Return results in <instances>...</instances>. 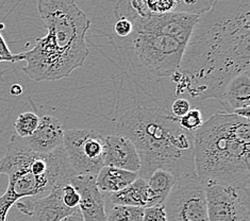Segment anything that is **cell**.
I'll use <instances>...</instances> for the list:
<instances>
[{
    "mask_svg": "<svg viewBox=\"0 0 250 221\" xmlns=\"http://www.w3.org/2000/svg\"><path fill=\"white\" fill-rule=\"evenodd\" d=\"M250 70V0H214L198 16L180 66L170 77L176 96L218 99L228 83Z\"/></svg>",
    "mask_w": 250,
    "mask_h": 221,
    "instance_id": "obj_1",
    "label": "cell"
},
{
    "mask_svg": "<svg viewBox=\"0 0 250 221\" xmlns=\"http://www.w3.org/2000/svg\"><path fill=\"white\" fill-rule=\"evenodd\" d=\"M37 11L47 34L22 52L23 73L37 82L67 78L90 55L86 33L91 21L75 0H39Z\"/></svg>",
    "mask_w": 250,
    "mask_h": 221,
    "instance_id": "obj_2",
    "label": "cell"
},
{
    "mask_svg": "<svg viewBox=\"0 0 250 221\" xmlns=\"http://www.w3.org/2000/svg\"><path fill=\"white\" fill-rule=\"evenodd\" d=\"M116 131L133 142L139 153V177L148 180L157 169L176 179L195 172L194 133L183 130L178 118L157 107L135 106L116 122Z\"/></svg>",
    "mask_w": 250,
    "mask_h": 221,
    "instance_id": "obj_3",
    "label": "cell"
},
{
    "mask_svg": "<svg viewBox=\"0 0 250 221\" xmlns=\"http://www.w3.org/2000/svg\"><path fill=\"white\" fill-rule=\"evenodd\" d=\"M249 155V119L219 112L194 133L195 173L204 186L250 188Z\"/></svg>",
    "mask_w": 250,
    "mask_h": 221,
    "instance_id": "obj_4",
    "label": "cell"
},
{
    "mask_svg": "<svg viewBox=\"0 0 250 221\" xmlns=\"http://www.w3.org/2000/svg\"><path fill=\"white\" fill-rule=\"evenodd\" d=\"M0 175L9 178L8 188L0 196V221H5L11 207L20 200L48 195L52 189L69 183L76 173L63 146L41 154L14 134L0 160Z\"/></svg>",
    "mask_w": 250,
    "mask_h": 221,
    "instance_id": "obj_5",
    "label": "cell"
},
{
    "mask_svg": "<svg viewBox=\"0 0 250 221\" xmlns=\"http://www.w3.org/2000/svg\"><path fill=\"white\" fill-rule=\"evenodd\" d=\"M132 21L130 43L142 67L159 78H170L180 66L189 35L199 15L168 13L145 16L132 9L130 0H121Z\"/></svg>",
    "mask_w": 250,
    "mask_h": 221,
    "instance_id": "obj_6",
    "label": "cell"
},
{
    "mask_svg": "<svg viewBox=\"0 0 250 221\" xmlns=\"http://www.w3.org/2000/svg\"><path fill=\"white\" fill-rule=\"evenodd\" d=\"M164 208L167 221H209L205 186L195 172L177 179Z\"/></svg>",
    "mask_w": 250,
    "mask_h": 221,
    "instance_id": "obj_7",
    "label": "cell"
},
{
    "mask_svg": "<svg viewBox=\"0 0 250 221\" xmlns=\"http://www.w3.org/2000/svg\"><path fill=\"white\" fill-rule=\"evenodd\" d=\"M63 147L76 175L96 177L104 167V136L88 129L65 131Z\"/></svg>",
    "mask_w": 250,
    "mask_h": 221,
    "instance_id": "obj_8",
    "label": "cell"
},
{
    "mask_svg": "<svg viewBox=\"0 0 250 221\" xmlns=\"http://www.w3.org/2000/svg\"><path fill=\"white\" fill-rule=\"evenodd\" d=\"M209 221H250V188L205 186Z\"/></svg>",
    "mask_w": 250,
    "mask_h": 221,
    "instance_id": "obj_9",
    "label": "cell"
},
{
    "mask_svg": "<svg viewBox=\"0 0 250 221\" xmlns=\"http://www.w3.org/2000/svg\"><path fill=\"white\" fill-rule=\"evenodd\" d=\"M15 206L22 214L32 217V221H59L75 211L63 203L62 187L52 189L48 195L39 198L21 199Z\"/></svg>",
    "mask_w": 250,
    "mask_h": 221,
    "instance_id": "obj_10",
    "label": "cell"
},
{
    "mask_svg": "<svg viewBox=\"0 0 250 221\" xmlns=\"http://www.w3.org/2000/svg\"><path fill=\"white\" fill-rule=\"evenodd\" d=\"M69 183L79 193V210L84 221H106L105 198L97 186L96 177L76 175Z\"/></svg>",
    "mask_w": 250,
    "mask_h": 221,
    "instance_id": "obj_11",
    "label": "cell"
},
{
    "mask_svg": "<svg viewBox=\"0 0 250 221\" xmlns=\"http://www.w3.org/2000/svg\"><path fill=\"white\" fill-rule=\"evenodd\" d=\"M104 166L115 167L139 175L141 161L133 142L118 133L104 136Z\"/></svg>",
    "mask_w": 250,
    "mask_h": 221,
    "instance_id": "obj_12",
    "label": "cell"
},
{
    "mask_svg": "<svg viewBox=\"0 0 250 221\" xmlns=\"http://www.w3.org/2000/svg\"><path fill=\"white\" fill-rule=\"evenodd\" d=\"M226 113L249 119L250 113V70L237 75L224 88L217 99Z\"/></svg>",
    "mask_w": 250,
    "mask_h": 221,
    "instance_id": "obj_13",
    "label": "cell"
},
{
    "mask_svg": "<svg viewBox=\"0 0 250 221\" xmlns=\"http://www.w3.org/2000/svg\"><path fill=\"white\" fill-rule=\"evenodd\" d=\"M64 133V125L58 118L45 115L40 118L34 133L22 140L32 151L46 154L63 146Z\"/></svg>",
    "mask_w": 250,
    "mask_h": 221,
    "instance_id": "obj_14",
    "label": "cell"
},
{
    "mask_svg": "<svg viewBox=\"0 0 250 221\" xmlns=\"http://www.w3.org/2000/svg\"><path fill=\"white\" fill-rule=\"evenodd\" d=\"M108 196L113 205H128L143 208L156 205L147 181L140 177L121 192Z\"/></svg>",
    "mask_w": 250,
    "mask_h": 221,
    "instance_id": "obj_15",
    "label": "cell"
},
{
    "mask_svg": "<svg viewBox=\"0 0 250 221\" xmlns=\"http://www.w3.org/2000/svg\"><path fill=\"white\" fill-rule=\"evenodd\" d=\"M138 178L139 175L136 172L104 166L96 176V184L104 195H110L121 192L122 189L133 183Z\"/></svg>",
    "mask_w": 250,
    "mask_h": 221,
    "instance_id": "obj_16",
    "label": "cell"
},
{
    "mask_svg": "<svg viewBox=\"0 0 250 221\" xmlns=\"http://www.w3.org/2000/svg\"><path fill=\"white\" fill-rule=\"evenodd\" d=\"M176 180L177 179L170 172L164 169H157L151 173V176L148 178L147 183L152 193L154 204H164Z\"/></svg>",
    "mask_w": 250,
    "mask_h": 221,
    "instance_id": "obj_17",
    "label": "cell"
},
{
    "mask_svg": "<svg viewBox=\"0 0 250 221\" xmlns=\"http://www.w3.org/2000/svg\"><path fill=\"white\" fill-rule=\"evenodd\" d=\"M144 208L128 205H113L106 213V221H142Z\"/></svg>",
    "mask_w": 250,
    "mask_h": 221,
    "instance_id": "obj_18",
    "label": "cell"
},
{
    "mask_svg": "<svg viewBox=\"0 0 250 221\" xmlns=\"http://www.w3.org/2000/svg\"><path fill=\"white\" fill-rule=\"evenodd\" d=\"M40 123V117L33 112H25L17 117L14 122L16 135L26 139L31 136Z\"/></svg>",
    "mask_w": 250,
    "mask_h": 221,
    "instance_id": "obj_19",
    "label": "cell"
},
{
    "mask_svg": "<svg viewBox=\"0 0 250 221\" xmlns=\"http://www.w3.org/2000/svg\"><path fill=\"white\" fill-rule=\"evenodd\" d=\"M176 13L201 15L209 11L214 0H174Z\"/></svg>",
    "mask_w": 250,
    "mask_h": 221,
    "instance_id": "obj_20",
    "label": "cell"
},
{
    "mask_svg": "<svg viewBox=\"0 0 250 221\" xmlns=\"http://www.w3.org/2000/svg\"><path fill=\"white\" fill-rule=\"evenodd\" d=\"M180 127L190 133H195L202 123H204V118L200 110L198 109H190L186 115L178 119Z\"/></svg>",
    "mask_w": 250,
    "mask_h": 221,
    "instance_id": "obj_21",
    "label": "cell"
},
{
    "mask_svg": "<svg viewBox=\"0 0 250 221\" xmlns=\"http://www.w3.org/2000/svg\"><path fill=\"white\" fill-rule=\"evenodd\" d=\"M62 200L65 205L71 210H76L79 207L80 196L77 189L70 183L62 186Z\"/></svg>",
    "mask_w": 250,
    "mask_h": 221,
    "instance_id": "obj_22",
    "label": "cell"
},
{
    "mask_svg": "<svg viewBox=\"0 0 250 221\" xmlns=\"http://www.w3.org/2000/svg\"><path fill=\"white\" fill-rule=\"evenodd\" d=\"M142 221H167L164 204L144 208Z\"/></svg>",
    "mask_w": 250,
    "mask_h": 221,
    "instance_id": "obj_23",
    "label": "cell"
},
{
    "mask_svg": "<svg viewBox=\"0 0 250 221\" xmlns=\"http://www.w3.org/2000/svg\"><path fill=\"white\" fill-rule=\"evenodd\" d=\"M22 61V53H19V55H13L9 49V47L5 43L3 37L0 33V63L1 62H20Z\"/></svg>",
    "mask_w": 250,
    "mask_h": 221,
    "instance_id": "obj_24",
    "label": "cell"
},
{
    "mask_svg": "<svg viewBox=\"0 0 250 221\" xmlns=\"http://www.w3.org/2000/svg\"><path fill=\"white\" fill-rule=\"evenodd\" d=\"M189 110H190L189 101L187 98L179 97V98L175 99L174 102L171 103L170 114L174 117L179 119L186 115Z\"/></svg>",
    "mask_w": 250,
    "mask_h": 221,
    "instance_id": "obj_25",
    "label": "cell"
},
{
    "mask_svg": "<svg viewBox=\"0 0 250 221\" xmlns=\"http://www.w3.org/2000/svg\"><path fill=\"white\" fill-rule=\"evenodd\" d=\"M59 221H84V219H83L82 214H81L79 207H78V208H77V210H75L70 215H68V216L64 217L63 219L59 220Z\"/></svg>",
    "mask_w": 250,
    "mask_h": 221,
    "instance_id": "obj_26",
    "label": "cell"
},
{
    "mask_svg": "<svg viewBox=\"0 0 250 221\" xmlns=\"http://www.w3.org/2000/svg\"><path fill=\"white\" fill-rule=\"evenodd\" d=\"M10 93L12 96H20L22 94V87L20 84H13L10 88Z\"/></svg>",
    "mask_w": 250,
    "mask_h": 221,
    "instance_id": "obj_27",
    "label": "cell"
}]
</instances>
